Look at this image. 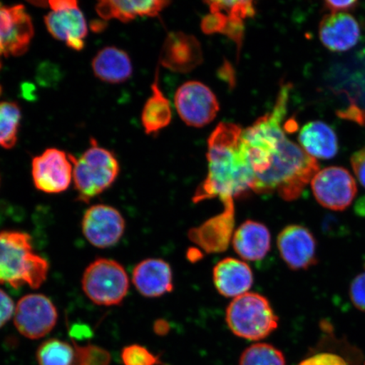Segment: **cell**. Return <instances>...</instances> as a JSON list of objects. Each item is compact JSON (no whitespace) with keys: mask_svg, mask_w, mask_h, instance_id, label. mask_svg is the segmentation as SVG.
<instances>
[{"mask_svg":"<svg viewBox=\"0 0 365 365\" xmlns=\"http://www.w3.org/2000/svg\"><path fill=\"white\" fill-rule=\"evenodd\" d=\"M76 351L74 365H110L111 355L108 350L98 345H79L72 340Z\"/></svg>","mask_w":365,"mask_h":365,"instance_id":"obj_29","label":"cell"},{"mask_svg":"<svg viewBox=\"0 0 365 365\" xmlns=\"http://www.w3.org/2000/svg\"><path fill=\"white\" fill-rule=\"evenodd\" d=\"M210 14L204 17L205 34L226 35L238 46L243 43L245 21L255 15L252 1H209Z\"/></svg>","mask_w":365,"mask_h":365,"instance_id":"obj_9","label":"cell"},{"mask_svg":"<svg viewBox=\"0 0 365 365\" xmlns=\"http://www.w3.org/2000/svg\"><path fill=\"white\" fill-rule=\"evenodd\" d=\"M277 248L292 270H307L317 263V240L307 227L289 225L277 237Z\"/></svg>","mask_w":365,"mask_h":365,"instance_id":"obj_14","label":"cell"},{"mask_svg":"<svg viewBox=\"0 0 365 365\" xmlns=\"http://www.w3.org/2000/svg\"><path fill=\"white\" fill-rule=\"evenodd\" d=\"M36 357L38 365H74L76 351L73 344L52 339L41 344Z\"/></svg>","mask_w":365,"mask_h":365,"instance_id":"obj_26","label":"cell"},{"mask_svg":"<svg viewBox=\"0 0 365 365\" xmlns=\"http://www.w3.org/2000/svg\"><path fill=\"white\" fill-rule=\"evenodd\" d=\"M226 322L237 336L250 341L266 339L278 327V317L264 296L247 293L234 299L226 310Z\"/></svg>","mask_w":365,"mask_h":365,"instance_id":"obj_5","label":"cell"},{"mask_svg":"<svg viewBox=\"0 0 365 365\" xmlns=\"http://www.w3.org/2000/svg\"><path fill=\"white\" fill-rule=\"evenodd\" d=\"M153 94L145 103L141 123L148 135L158 134V132L170 124L172 108L168 100L159 88L158 70L152 85Z\"/></svg>","mask_w":365,"mask_h":365,"instance_id":"obj_25","label":"cell"},{"mask_svg":"<svg viewBox=\"0 0 365 365\" xmlns=\"http://www.w3.org/2000/svg\"><path fill=\"white\" fill-rule=\"evenodd\" d=\"M34 36L33 21L24 6H0V47L4 57L24 54Z\"/></svg>","mask_w":365,"mask_h":365,"instance_id":"obj_13","label":"cell"},{"mask_svg":"<svg viewBox=\"0 0 365 365\" xmlns=\"http://www.w3.org/2000/svg\"><path fill=\"white\" fill-rule=\"evenodd\" d=\"M91 67L99 80L111 84L127 81L133 73L130 56L124 50L116 47L100 50L91 62Z\"/></svg>","mask_w":365,"mask_h":365,"instance_id":"obj_22","label":"cell"},{"mask_svg":"<svg viewBox=\"0 0 365 365\" xmlns=\"http://www.w3.org/2000/svg\"><path fill=\"white\" fill-rule=\"evenodd\" d=\"M203 61L202 47L194 36L184 33L168 35L162 48L160 62L173 72L193 71Z\"/></svg>","mask_w":365,"mask_h":365,"instance_id":"obj_16","label":"cell"},{"mask_svg":"<svg viewBox=\"0 0 365 365\" xmlns=\"http://www.w3.org/2000/svg\"><path fill=\"white\" fill-rule=\"evenodd\" d=\"M132 281L137 291L147 298H158L173 289L172 269L162 259L140 262L132 273Z\"/></svg>","mask_w":365,"mask_h":365,"instance_id":"obj_19","label":"cell"},{"mask_svg":"<svg viewBox=\"0 0 365 365\" xmlns=\"http://www.w3.org/2000/svg\"><path fill=\"white\" fill-rule=\"evenodd\" d=\"M31 175L38 190L48 194L66 191L73 178L70 156L61 150L49 148L31 163Z\"/></svg>","mask_w":365,"mask_h":365,"instance_id":"obj_11","label":"cell"},{"mask_svg":"<svg viewBox=\"0 0 365 365\" xmlns=\"http://www.w3.org/2000/svg\"><path fill=\"white\" fill-rule=\"evenodd\" d=\"M21 120V108L16 103L0 102V147L6 149L15 147Z\"/></svg>","mask_w":365,"mask_h":365,"instance_id":"obj_27","label":"cell"},{"mask_svg":"<svg viewBox=\"0 0 365 365\" xmlns=\"http://www.w3.org/2000/svg\"><path fill=\"white\" fill-rule=\"evenodd\" d=\"M170 2L162 0H148V1H118L106 0L96 6V11L104 21L116 19L122 22L133 21L137 17H154L164 10Z\"/></svg>","mask_w":365,"mask_h":365,"instance_id":"obj_24","label":"cell"},{"mask_svg":"<svg viewBox=\"0 0 365 365\" xmlns=\"http://www.w3.org/2000/svg\"><path fill=\"white\" fill-rule=\"evenodd\" d=\"M175 104L187 125L202 128L215 120L220 106L213 91L202 82L187 81L175 96Z\"/></svg>","mask_w":365,"mask_h":365,"instance_id":"obj_7","label":"cell"},{"mask_svg":"<svg viewBox=\"0 0 365 365\" xmlns=\"http://www.w3.org/2000/svg\"><path fill=\"white\" fill-rule=\"evenodd\" d=\"M47 259L36 255L26 232H0V284L38 289L48 277Z\"/></svg>","mask_w":365,"mask_h":365,"instance_id":"obj_3","label":"cell"},{"mask_svg":"<svg viewBox=\"0 0 365 365\" xmlns=\"http://www.w3.org/2000/svg\"><path fill=\"white\" fill-rule=\"evenodd\" d=\"M49 7L53 11L65 10V9L78 6L75 0H53L48 2Z\"/></svg>","mask_w":365,"mask_h":365,"instance_id":"obj_36","label":"cell"},{"mask_svg":"<svg viewBox=\"0 0 365 365\" xmlns=\"http://www.w3.org/2000/svg\"><path fill=\"white\" fill-rule=\"evenodd\" d=\"M16 305L6 292L0 289V328L10 321L15 313Z\"/></svg>","mask_w":365,"mask_h":365,"instance_id":"obj_33","label":"cell"},{"mask_svg":"<svg viewBox=\"0 0 365 365\" xmlns=\"http://www.w3.org/2000/svg\"><path fill=\"white\" fill-rule=\"evenodd\" d=\"M351 164L360 184L365 188V147L354 153Z\"/></svg>","mask_w":365,"mask_h":365,"instance_id":"obj_34","label":"cell"},{"mask_svg":"<svg viewBox=\"0 0 365 365\" xmlns=\"http://www.w3.org/2000/svg\"><path fill=\"white\" fill-rule=\"evenodd\" d=\"M290 91V84L281 86L272 110L245 129L240 141L255 176L252 192L277 193L287 202L298 199L319 171L317 159L291 140L282 127Z\"/></svg>","mask_w":365,"mask_h":365,"instance_id":"obj_1","label":"cell"},{"mask_svg":"<svg viewBox=\"0 0 365 365\" xmlns=\"http://www.w3.org/2000/svg\"><path fill=\"white\" fill-rule=\"evenodd\" d=\"M365 365V364H364Z\"/></svg>","mask_w":365,"mask_h":365,"instance_id":"obj_38","label":"cell"},{"mask_svg":"<svg viewBox=\"0 0 365 365\" xmlns=\"http://www.w3.org/2000/svg\"><path fill=\"white\" fill-rule=\"evenodd\" d=\"M239 365H286L284 354L270 344H257L242 354Z\"/></svg>","mask_w":365,"mask_h":365,"instance_id":"obj_28","label":"cell"},{"mask_svg":"<svg viewBox=\"0 0 365 365\" xmlns=\"http://www.w3.org/2000/svg\"><path fill=\"white\" fill-rule=\"evenodd\" d=\"M73 180L79 200H90L110 188L120 173V164L114 154L99 147L97 140H91V147L76 158L72 155Z\"/></svg>","mask_w":365,"mask_h":365,"instance_id":"obj_4","label":"cell"},{"mask_svg":"<svg viewBox=\"0 0 365 365\" xmlns=\"http://www.w3.org/2000/svg\"><path fill=\"white\" fill-rule=\"evenodd\" d=\"M82 232L91 245L98 248L115 245L124 235L125 221L117 209L107 205H94L84 214Z\"/></svg>","mask_w":365,"mask_h":365,"instance_id":"obj_12","label":"cell"},{"mask_svg":"<svg viewBox=\"0 0 365 365\" xmlns=\"http://www.w3.org/2000/svg\"><path fill=\"white\" fill-rule=\"evenodd\" d=\"M235 214L234 202L223 204L220 214L190 230L189 239L208 254L223 252L235 234Z\"/></svg>","mask_w":365,"mask_h":365,"instance_id":"obj_15","label":"cell"},{"mask_svg":"<svg viewBox=\"0 0 365 365\" xmlns=\"http://www.w3.org/2000/svg\"><path fill=\"white\" fill-rule=\"evenodd\" d=\"M4 57L3 50L1 47H0V67H1V58Z\"/></svg>","mask_w":365,"mask_h":365,"instance_id":"obj_37","label":"cell"},{"mask_svg":"<svg viewBox=\"0 0 365 365\" xmlns=\"http://www.w3.org/2000/svg\"><path fill=\"white\" fill-rule=\"evenodd\" d=\"M57 321L56 305L45 295L27 294L16 305L14 322L17 331L26 339H43L51 332Z\"/></svg>","mask_w":365,"mask_h":365,"instance_id":"obj_8","label":"cell"},{"mask_svg":"<svg viewBox=\"0 0 365 365\" xmlns=\"http://www.w3.org/2000/svg\"><path fill=\"white\" fill-rule=\"evenodd\" d=\"M360 36L359 22L346 12L328 14L319 23V39L332 52L348 51L359 43Z\"/></svg>","mask_w":365,"mask_h":365,"instance_id":"obj_17","label":"cell"},{"mask_svg":"<svg viewBox=\"0 0 365 365\" xmlns=\"http://www.w3.org/2000/svg\"><path fill=\"white\" fill-rule=\"evenodd\" d=\"M213 282L219 294L235 299L249 293L254 276L247 263L238 259L225 258L214 267Z\"/></svg>","mask_w":365,"mask_h":365,"instance_id":"obj_20","label":"cell"},{"mask_svg":"<svg viewBox=\"0 0 365 365\" xmlns=\"http://www.w3.org/2000/svg\"><path fill=\"white\" fill-rule=\"evenodd\" d=\"M299 143L314 158L331 159L339 152V141L332 128L322 121L309 122L299 134Z\"/></svg>","mask_w":365,"mask_h":365,"instance_id":"obj_23","label":"cell"},{"mask_svg":"<svg viewBox=\"0 0 365 365\" xmlns=\"http://www.w3.org/2000/svg\"><path fill=\"white\" fill-rule=\"evenodd\" d=\"M271 234L259 222L247 220L237 228L232 236V246L242 259L250 262L261 261L271 249Z\"/></svg>","mask_w":365,"mask_h":365,"instance_id":"obj_21","label":"cell"},{"mask_svg":"<svg viewBox=\"0 0 365 365\" xmlns=\"http://www.w3.org/2000/svg\"><path fill=\"white\" fill-rule=\"evenodd\" d=\"M349 296L354 307L365 313V272L359 274L351 282Z\"/></svg>","mask_w":365,"mask_h":365,"instance_id":"obj_31","label":"cell"},{"mask_svg":"<svg viewBox=\"0 0 365 365\" xmlns=\"http://www.w3.org/2000/svg\"><path fill=\"white\" fill-rule=\"evenodd\" d=\"M312 188L318 203L334 211L348 208L357 194L354 177L341 167L319 170L313 178Z\"/></svg>","mask_w":365,"mask_h":365,"instance_id":"obj_10","label":"cell"},{"mask_svg":"<svg viewBox=\"0 0 365 365\" xmlns=\"http://www.w3.org/2000/svg\"><path fill=\"white\" fill-rule=\"evenodd\" d=\"M359 2L354 0H344V1H334V0H328L324 4L327 10L331 13L346 12L354 10L358 6Z\"/></svg>","mask_w":365,"mask_h":365,"instance_id":"obj_35","label":"cell"},{"mask_svg":"<svg viewBox=\"0 0 365 365\" xmlns=\"http://www.w3.org/2000/svg\"><path fill=\"white\" fill-rule=\"evenodd\" d=\"M244 129L222 122L208 140V173L193 197L195 203L217 197L222 204L252 192L255 176L240 147Z\"/></svg>","mask_w":365,"mask_h":365,"instance_id":"obj_2","label":"cell"},{"mask_svg":"<svg viewBox=\"0 0 365 365\" xmlns=\"http://www.w3.org/2000/svg\"><path fill=\"white\" fill-rule=\"evenodd\" d=\"M44 22L54 38L65 42L68 48L76 51L83 49L88 27L78 6L52 11L44 17Z\"/></svg>","mask_w":365,"mask_h":365,"instance_id":"obj_18","label":"cell"},{"mask_svg":"<svg viewBox=\"0 0 365 365\" xmlns=\"http://www.w3.org/2000/svg\"><path fill=\"white\" fill-rule=\"evenodd\" d=\"M81 286L86 297L94 304L113 307L125 299L129 292L130 280L120 263L100 258L86 269Z\"/></svg>","mask_w":365,"mask_h":365,"instance_id":"obj_6","label":"cell"},{"mask_svg":"<svg viewBox=\"0 0 365 365\" xmlns=\"http://www.w3.org/2000/svg\"><path fill=\"white\" fill-rule=\"evenodd\" d=\"M298 365H348L339 355L329 353L319 354L303 360Z\"/></svg>","mask_w":365,"mask_h":365,"instance_id":"obj_32","label":"cell"},{"mask_svg":"<svg viewBox=\"0 0 365 365\" xmlns=\"http://www.w3.org/2000/svg\"><path fill=\"white\" fill-rule=\"evenodd\" d=\"M121 359L124 365H158L161 364L158 356L139 344L125 346L121 352Z\"/></svg>","mask_w":365,"mask_h":365,"instance_id":"obj_30","label":"cell"}]
</instances>
